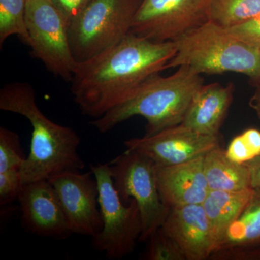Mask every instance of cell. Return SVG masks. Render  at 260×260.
<instances>
[{"label":"cell","instance_id":"obj_23","mask_svg":"<svg viewBox=\"0 0 260 260\" xmlns=\"http://www.w3.org/2000/svg\"><path fill=\"white\" fill-rule=\"evenodd\" d=\"M18 133L0 127V173L20 170L25 159Z\"/></svg>","mask_w":260,"mask_h":260},{"label":"cell","instance_id":"obj_27","mask_svg":"<svg viewBox=\"0 0 260 260\" xmlns=\"http://www.w3.org/2000/svg\"><path fill=\"white\" fill-rule=\"evenodd\" d=\"M254 92L249 99V107L254 111L260 120V76L250 78Z\"/></svg>","mask_w":260,"mask_h":260},{"label":"cell","instance_id":"obj_14","mask_svg":"<svg viewBox=\"0 0 260 260\" xmlns=\"http://www.w3.org/2000/svg\"><path fill=\"white\" fill-rule=\"evenodd\" d=\"M204 156L172 166L157 167L160 199L169 208L203 204L210 189L204 172Z\"/></svg>","mask_w":260,"mask_h":260},{"label":"cell","instance_id":"obj_24","mask_svg":"<svg viewBox=\"0 0 260 260\" xmlns=\"http://www.w3.org/2000/svg\"><path fill=\"white\" fill-rule=\"evenodd\" d=\"M23 185L20 170L0 173V205L5 206L18 200Z\"/></svg>","mask_w":260,"mask_h":260},{"label":"cell","instance_id":"obj_13","mask_svg":"<svg viewBox=\"0 0 260 260\" xmlns=\"http://www.w3.org/2000/svg\"><path fill=\"white\" fill-rule=\"evenodd\" d=\"M161 228L179 244L186 260L210 259L216 239L203 204L171 208Z\"/></svg>","mask_w":260,"mask_h":260},{"label":"cell","instance_id":"obj_2","mask_svg":"<svg viewBox=\"0 0 260 260\" xmlns=\"http://www.w3.org/2000/svg\"><path fill=\"white\" fill-rule=\"evenodd\" d=\"M0 109L26 118L32 126L30 153L20 169L23 184L49 180L67 172H80L85 162L78 153L80 138L70 126L49 119L38 107L30 83L13 82L0 90Z\"/></svg>","mask_w":260,"mask_h":260},{"label":"cell","instance_id":"obj_25","mask_svg":"<svg viewBox=\"0 0 260 260\" xmlns=\"http://www.w3.org/2000/svg\"><path fill=\"white\" fill-rule=\"evenodd\" d=\"M226 29L239 40L260 50V14L244 23Z\"/></svg>","mask_w":260,"mask_h":260},{"label":"cell","instance_id":"obj_26","mask_svg":"<svg viewBox=\"0 0 260 260\" xmlns=\"http://www.w3.org/2000/svg\"><path fill=\"white\" fill-rule=\"evenodd\" d=\"M54 6L61 12L68 23L80 14L90 0H50Z\"/></svg>","mask_w":260,"mask_h":260},{"label":"cell","instance_id":"obj_3","mask_svg":"<svg viewBox=\"0 0 260 260\" xmlns=\"http://www.w3.org/2000/svg\"><path fill=\"white\" fill-rule=\"evenodd\" d=\"M177 68L169 76L152 75L126 102L90 121V125L106 133L130 118L140 116L147 121L145 135L150 136L181 124L204 78L189 67Z\"/></svg>","mask_w":260,"mask_h":260},{"label":"cell","instance_id":"obj_21","mask_svg":"<svg viewBox=\"0 0 260 260\" xmlns=\"http://www.w3.org/2000/svg\"><path fill=\"white\" fill-rule=\"evenodd\" d=\"M147 246L140 259L186 260L179 244L161 227L147 241Z\"/></svg>","mask_w":260,"mask_h":260},{"label":"cell","instance_id":"obj_17","mask_svg":"<svg viewBox=\"0 0 260 260\" xmlns=\"http://www.w3.org/2000/svg\"><path fill=\"white\" fill-rule=\"evenodd\" d=\"M254 192L255 189L252 188L240 191H209L203 206L213 229L216 244L228 228L245 209Z\"/></svg>","mask_w":260,"mask_h":260},{"label":"cell","instance_id":"obj_7","mask_svg":"<svg viewBox=\"0 0 260 260\" xmlns=\"http://www.w3.org/2000/svg\"><path fill=\"white\" fill-rule=\"evenodd\" d=\"M109 165L121 201L126 204L133 199L139 207L143 223L139 242H146L162 226L171 210L160 199L156 164L143 154L126 150Z\"/></svg>","mask_w":260,"mask_h":260},{"label":"cell","instance_id":"obj_15","mask_svg":"<svg viewBox=\"0 0 260 260\" xmlns=\"http://www.w3.org/2000/svg\"><path fill=\"white\" fill-rule=\"evenodd\" d=\"M260 257V189L219 239L210 259L248 260Z\"/></svg>","mask_w":260,"mask_h":260},{"label":"cell","instance_id":"obj_16","mask_svg":"<svg viewBox=\"0 0 260 260\" xmlns=\"http://www.w3.org/2000/svg\"><path fill=\"white\" fill-rule=\"evenodd\" d=\"M234 84H203L193 95L183 125L200 134L219 136L234 100Z\"/></svg>","mask_w":260,"mask_h":260},{"label":"cell","instance_id":"obj_19","mask_svg":"<svg viewBox=\"0 0 260 260\" xmlns=\"http://www.w3.org/2000/svg\"><path fill=\"white\" fill-rule=\"evenodd\" d=\"M260 14V0H212L210 21L232 28Z\"/></svg>","mask_w":260,"mask_h":260},{"label":"cell","instance_id":"obj_8","mask_svg":"<svg viewBox=\"0 0 260 260\" xmlns=\"http://www.w3.org/2000/svg\"><path fill=\"white\" fill-rule=\"evenodd\" d=\"M25 18L32 55L53 75L71 82L78 61L72 51L64 15L50 0H26Z\"/></svg>","mask_w":260,"mask_h":260},{"label":"cell","instance_id":"obj_18","mask_svg":"<svg viewBox=\"0 0 260 260\" xmlns=\"http://www.w3.org/2000/svg\"><path fill=\"white\" fill-rule=\"evenodd\" d=\"M203 167L210 190L240 191L251 188L247 164L233 162L221 146L205 155Z\"/></svg>","mask_w":260,"mask_h":260},{"label":"cell","instance_id":"obj_9","mask_svg":"<svg viewBox=\"0 0 260 260\" xmlns=\"http://www.w3.org/2000/svg\"><path fill=\"white\" fill-rule=\"evenodd\" d=\"M212 0H143L132 34L154 42H173L209 21Z\"/></svg>","mask_w":260,"mask_h":260},{"label":"cell","instance_id":"obj_4","mask_svg":"<svg viewBox=\"0 0 260 260\" xmlns=\"http://www.w3.org/2000/svg\"><path fill=\"white\" fill-rule=\"evenodd\" d=\"M173 42L177 52L167 69L187 66L200 75L236 73L249 78L260 76L259 49L210 20Z\"/></svg>","mask_w":260,"mask_h":260},{"label":"cell","instance_id":"obj_6","mask_svg":"<svg viewBox=\"0 0 260 260\" xmlns=\"http://www.w3.org/2000/svg\"><path fill=\"white\" fill-rule=\"evenodd\" d=\"M99 190V206L103 229L92 237L95 250L105 253L109 259H121L131 254L139 242L143 223L139 207L135 200L129 205L121 201L111 174L109 164L90 165Z\"/></svg>","mask_w":260,"mask_h":260},{"label":"cell","instance_id":"obj_20","mask_svg":"<svg viewBox=\"0 0 260 260\" xmlns=\"http://www.w3.org/2000/svg\"><path fill=\"white\" fill-rule=\"evenodd\" d=\"M26 0H0V47L12 36L28 46L30 36L25 18Z\"/></svg>","mask_w":260,"mask_h":260},{"label":"cell","instance_id":"obj_22","mask_svg":"<svg viewBox=\"0 0 260 260\" xmlns=\"http://www.w3.org/2000/svg\"><path fill=\"white\" fill-rule=\"evenodd\" d=\"M225 155L233 162L246 164L260 156V131L254 128L237 135L225 149Z\"/></svg>","mask_w":260,"mask_h":260},{"label":"cell","instance_id":"obj_5","mask_svg":"<svg viewBox=\"0 0 260 260\" xmlns=\"http://www.w3.org/2000/svg\"><path fill=\"white\" fill-rule=\"evenodd\" d=\"M143 0H90L69 25L70 46L78 62L116 45L131 31Z\"/></svg>","mask_w":260,"mask_h":260},{"label":"cell","instance_id":"obj_1","mask_svg":"<svg viewBox=\"0 0 260 260\" xmlns=\"http://www.w3.org/2000/svg\"><path fill=\"white\" fill-rule=\"evenodd\" d=\"M174 42H154L129 32L120 42L78 62L71 82L83 115L98 119L120 105L152 75L167 69Z\"/></svg>","mask_w":260,"mask_h":260},{"label":"cell","instance_id":"obj_11","mask_svg":"<svg viewBox=\"0 0 260 260\" xmlns=\"http://www.w3.org/2000/svg\"><path fill=\"white\" fill-rule=\"evenodd\" d=\"M126 150L146 155L157 167H172L206 155L220 146V136L200 134L182 124L124 142Z\"/></svg>","mask_w":260,"mask_h":260},{"label":"cell","instance_id":"obj_28","mask_svg":"<svg viewBox=\"0 0 260 260\" xmlns=\"http://www.w3.org/2000/svg\"><path fill=\"white\" fill-rule=\"evenodd\" d=\"M246 164H247L250 172L251 187L260 189V156Z\"/></svg>","mask_w":260,"mask_h":260},{"label":"cell","instance_id":"obj_10","mask_svg":"<svg viewBox=\"0 0 260 260\" xmlns=\"http://www.w3.org/2000/svg\"><path fill=\"white\" fill-rule=\"evenodd\" d=\"M93 172L61 173L49 179L73 234L93 237L103 229L99 186Z\"/></svg>","mask_w":260,"mask_h":260},{"label":"cell","instance_id":"obj_12","mask_svg":"<svg viewBox=\"0 0 260 260\" xmlns=\"http://www.w3.org/2000/svg\"><path fill=\"white\" fill-rule=\"evenodd\" d=\"M23 227L35 235L64 240L73 234L64 210L49 180L23 184L18 198Z\"/></svg>","mask_w":260,"mask_h":260}]
</instances>
